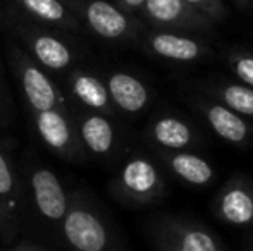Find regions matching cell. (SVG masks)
Segmentation results:
<instances>
[{
    "label": "cell",
    "instance_id": "cell-20",
    "mask_svg": "<svg viewBox=\"0 0 253 251\" xmlns=\"http://www.w3.org/2000/svg\"><path fill=\"white\" fill-rule=\"evenodd\" d=\"M26 16L48 28L80 31L81 21L64 0H14Z\"/></svg>",
    "mask_w": 253,
    "mask_h": 251
},
{
    "label": "cell",
    "instance_id": "cell-14",
    "mask_svg": "<svg viewBox=\"0 0 253 251\" xmlns=\"http://www.w3.org/2000/svg\"><path fill=\"white\" fill-rule=\"evenodd\" d=\"M160 167L176 181L190 188H209L215 182L217 171L213 164L197 150L155 151Z\"/></svg>",
    "mask_w": 253,
    "mask_h": 251
},
{
    "label": "cell",
    "instance_id": "cell-18",
    "mask_svg": "<svg viewBox=\"0 0 253 251\" xmlns=\"http://www.w3.org/2000/svg\"><path fill=\"white\" fill-rule=\"evenodd\" d=\"M76 133L83 150L95 157H109L117 150L119 144V133L112 119L97 112H86L81 115Z\"/></svg>",
    "mask_w": 253,
    "mask_h": 251
},
{
    "label": "cell",
    "instance_id": "cell-9",
    "mask_svg": "<svg viewBox=\"0 0 253 251\" xmlns=\"http://www.w3.org/2000/svg\"><path fill=\"white\" fill-rule=\"evenodd\" d=\"M145 140L155 151L198 150L207 143L202 129L176 112H159L145 127Z\"/></svg>",
    "mask_w": 253,
    "mask_h": 251
},
{
    "label": "cell",
    "instance_id": "cell-25",
    "mask_svg": "<svg viewBox=\"0 0 253 251\" xmlns=\"http://www.w3.org/2000/svg\"><path fill=\"white\" fill-rule=\"evenodd\" d=\"M10 251H45V250L37 245H31V243H19V245H16Z\"/></svg>",
    "mask_w": 253,
    "mask_h": 251
},
{
    "label": "cell",
    "instance_id": "cell-2",
    "mask_svg": "<svg viewBox=\"0 0 253 251\" xmlns=\"http://www.w3.org/2000/svg\"><path fill=\"white\" fill-rule=\"evenodd\" d=\"M155 251H229L207 224L181 214H157L145 224Z\"/></svg>",
    "mask_w": 253,
    "mask_h": 251
},
{
    "label": "cell",
    "instance_id": "cell-3",
    "mask_svg": "<svg viewBox=\"0 0 253 251\" xmlns=\"http://www.w3.org/2000/svg\"><path fill=\"white\" fill-rule=\"evenodd\" d=\"M109 191L126 207H153L167 196L166 172L152 157L134 153L124 162L116 178L110 181Z\"/></svg>",
    "mask_w": 253,
    "mask_h": 251
},
{
    "label": "cell",
    "instance_id": "cell-1",
    "mask_svg": "<svg viewBox=\"0 0 253 251\" xmlns=\"http://www.w3.org/2000/svg\"><path fill=\"white\" fill-rule=\"evenodd\" d=\"M60 234L69 251H129L112 222L84 191L69 196Z\"/></svg>",
    "mask_w": 253,
    "mask_h": 251
},
{
    "label": "cell",
    "instance_id": "cell-23",
    "mask_svg": "<svg viewBox=\"0 0 253 251\" xmlns=\"http://www.w3.org/2000/svg\"><path fill=\"white\" fill-rule=\"evenodd\" d=\"M9 110H10V95H9V90H7L2 64H0V114H7Z\"/></svg>",
    "mask_w": 253,
    "mask_h": 251
},
{
    "label": "cell",
    "instance_id": "cell-21",
    "mask_svg": "<svg viewBox=\"0 0 253 251\" xmlns=\"http://www.w3.org/2000/svg\"><path fill=\"white\" fill-rule=\"evenodd\" d=\"M222 61L233 72L234 79L253 90V50L241 45H234L224 50Z\"/></svg>",
    "mask_w": 253,
    "mask_h": 251
},
{
    "label": "cell",
    "instance_id": "cell-8",
    "mask_svg": "<svg viewBox=\"0 0 253 251\" xmlns=\"http://www.w3.org/2000/svg\"><path fill=\"white\" fill-rule=\"evenodd\" d=\"M209 207L213 217L229 227H253V178L233 174L215 191Z\"/></svg>",
    "mask_w": 253,
    "mask_h": 251
},
{
    "label": "cell",
    "instance_id": "cell-17",
    "mask_svg": "<svg viewBox=\"0 0 253 251\" xmlns=\"http://www.w3.org/2000/svg\"><path fill=\"white\" fill-rule=\"evenodd\" d=\"M23 196L12 164L0 150V238L10 243L21 231Z\"/></svg>",
    "mask_w": 253,
    "mask_h": 251
},
{
    "label": "cell",
    "instance_id": "cell-12",
    "mask_svg": "<svg viewBox=\"0 0 253 251\" xmlns=\"http://www.w3.org/2000/svg\"><path fill=\"white\" fill-rule=\"evenodd\" d=\"M31 200L37 214L60 231L62 220L69 208V196L66 194L60 179L57 174L47 167H37L30 174Z\"/></svg>",
    "mask_w": 253,
    "mask_h": 251
},
{
    "label": "cell",
    "instance_id": "cell-22",
    "mask_svg": "<svg viewBox=\"0 0 253 251\" xmlns=\"http://www.w3.org/2000/svg\"><path fill=\"white\" fill-rule=\"evenodd\" d=\"M183 2L188 3L190 7H193L198 12L205 14V16L210 17L215 24L222 23L227 17V14H229L224 0H183Z\"/></svg>",
    "mask_w": 253,
    "mask_h": 251
},
{
    "label": "cell",
    "instance_id": "cell-11",
    "mask_svg": "<svg viewBox=\"0 0 253 251\" xmlns=\"http://www.w3.org/2000/svg\"><path fill=\"white\" fill-rule=\"evenodd\" d=\"M16 33L26 47L28 55L42 69L60 72L76 61L74 48L60 35L30 24H17Z\"/></svg>",
    "mask_w": 253,
    "mask_h": 251
},
{
    "label": "cell",
    "instance_id": "cell-13",
    "mask_svg": "<svg viewBox=\"0 0 253 251\" xmlns=\"http://www.w3.org/2000/svg\"><path fill=\"white\" fill-rule=\"evenodd\" d=\"M33 121L40 140L52 151L69 160L81 158L83 146H81L76 127L71 122L66 108L33 112Z\"/></svg>",
    "mask_w": 253,
    "mask_h": 251
},
{
    "label": "cell",
    "instance_id": "cell-26",
    "mask_svg": "<svg viewBox=\"0 0 253 251\" xmlns=\"http://www.w3.org/2000/svg\"><path fill=\"white\" fill-rule=\"evenodd\" d=\"M234 3H236V7H240V9H248V7L252 5V0H233Z\"/></svg>",
    "mask_w": 253,
    "mask_h": 251
},
{
    "label": "cell",
    "instance_id": "cell-19",
    "mask_svg": "<svg viewBox=\"0 0 253 251\" xmlns=\"http://www.w3.org/2000/svg\"><path fill=\"white\" fill-rule=\"evenodd\" d=\"M71 97L84 107L88 112H97L103 115H116L112 102H110L109 91H107L105 81L88 71H74L67 81Z\"/></svg>",
    "mask_w": 253,
    "mask_h": 251
},
{
    "label": "cell",
    "instance_id": "cell-7",
    "mask_svg": "<svg viewBox=\"0 0 253 251\" xmlns=\"http://www.w3.org/2000/svg\"><path fill=\"white\" fill-rule=\"evenodd\" d=\"M140 16L153 30L209 36L215 33L217 28L210 17L195 10L183 0H147L141 7Z\"/></svg>",
    "mask_w": 253,
    "mask_h": 251
},
{
    "label": "cell",
    "instance_id": "cell-16",
    "mask_svg": "<svg viewBox=\"0 0 253 251\" xmlns=\"http://www.w3.org/2000/svg\"><path fill=\"white\" fill-rule=\"evenodd\" d=\"M191 91L209 97L253 122V90L238 79L224 76H210L190 83Z\"/></svg>",
    "mask_w": 253,
    "mask_h": 251
},
{
    "label": "cell",
    "instance_id": "cell-6",
    "mask_svg": "<svg viewBox=\"0 0 253 251\" xmlns=\"http://www.w3.org/2000/svg\"><path fill=\"white\" fill-rule=\"evenodd\" d=\"M184 100L200 121L219 140L236 150L247 151L253 148V122L209 97L191 91L184 95Z\"/></svg>",
    "mask_w": 253,
    "mask_h": 251
},
{
    "label": "cell",
    "instance_id": "cell-10",
    "mask_svg": "<svg viewBox=\"0 0 253 251\" xmlns=\"http://www.w3.org/2000/svg\"><path fill=\"white\" fill-rule=\"evenodd\" d=\"M12 64L16 67L19 86L23 90L24 100L30 105L31 112H45L52 108L64 107V97L47 71L42 69L33 59L23 50L12 48Z\"/></svg>",
    "mask_w": 253,
    "mask_h": 251
},
{
    "label": "cell",
    "instance_id": "cell-5",
    "mask_svg": "<svg viewBox=\"0 0 253 251\" xmlns=\"http://www.w3.org/2000/svg\"><path fill=\"white\" fill-rule=\"evenodd\" d=\"M76 10L88 30L109 41H140L147 31L145 23L107 0H78Z\"/></svg>",
    "mask_w": 253,
    "mask_h": 251
},
{
    "label": "cell",
    "instance_id": "cell-15",
    "mask_svg": "<svg viewBox=\"0 0 253 251\" xmlns=\"http://www.w3.org/2000/svg\"><path fill=\"white\" fill-rule=\"evenodd\" d=\"M103 81L116 112L138 115L150 107L153 91L150 84L136 74L129 71H112Z\"/></svg>",
    "mask_w": 253,
    "mask_h": 251
},
{
    "label": "cell",
    "instance_id": "cell-28",
    "mask_svg": "<svg viewBox=\"0 0 253 251\" xmlns=\"http://www.w3.org/2000/svg\"><path fill=\"white\" fill-rule=\"evenodd\" d=\"M252 5H253V0H252Z\"/></svg>",
    "mask_w": 253,
    "mask_h": 251
},
{
    "label": "cell",
    "instance_id": "cell-27",
    "mask_svg": "<svg viewBox=\"0 0 253 251\" xmlns=\"http://www.w3.org/2000/svg\"><path fill=\"white\" fill-rule=\"evenodd\" d=\"M247 251H253V232L250 234V238H248V241H247Z\"/></svg>",
    "mask_w": 253,
    "mask_h": 251
},
{
    "label": "cell",
    "instance_id": "cell-24",
    "mask_svg": "<svg viewBox=\"0 0 253 251\" xmlns=\"http://www.w3.org/2000/svg\"><path fill=\"white\" fill-rule=\"evenodd\" d=\"M145 2H147V0H116V5L121 7L123 10H126V12L138 16Z\"/></svg>",
    "mask_w": 253,
    "mask_h": 251
},
{
    "label": "cell",
    "instance_id": "cell-4",
    "mask_svg": "<svg viewBox=\"0 0 253 251\" xmlns=\"http://www.w3.org/2000/svg\"><path fill=\"white\" fill-rule=\"evenodd\" d=\"M138 43L147 55L174 66H191L213 57V48L209 38L202 35L150 28L145 31Z\"/></svg>",
    "mask_w": 253,
    "mask_h": 251
}]
</instances>
